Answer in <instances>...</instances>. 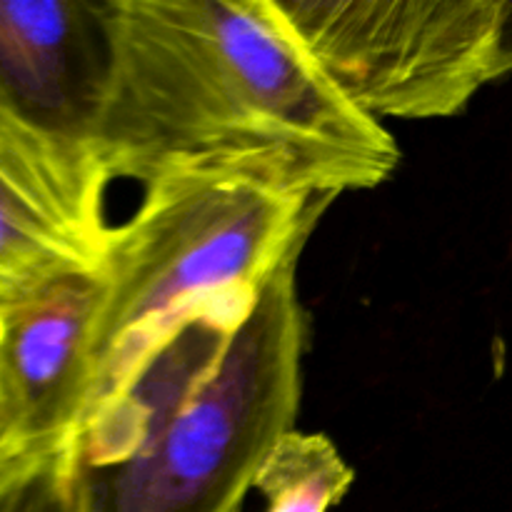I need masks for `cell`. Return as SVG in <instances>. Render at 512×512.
<instances>
[{
	"label": "cell",
	"instance_id": "obj_5",
	"mask_svg": "<svg viewBox=\"0 0 512 512\" xmlns=\"http://www.w3.org/2000/svg\"><path fill=\"white\" fill-rule=\"evenodd\" d=\"M108 0H0V123L103 175Z\"/></svg>",
	"mask_w": 512,
	"mask_h": 512
},
{
	"label": "cell",
	"instance_id": "obj_9",
	"mask_svg": "<svg viewBox=\"0 0 512 512\" xmlns=\"http://www.w3.org/2000/svg\"><path fill=\"white\" fill-rule=\"evenodd\" d=\"M78 433L25 450L0 473V512H78Z\"/></svg>",
	"mask_w": 512,
	"mask_h": 512
},
{
	"label": "cell",
	"instance_id": "obj_2",
	"mask_svg": "<svg viewBox=\"0 0 512 512\" xmlns=\"http://www.w3.org/2000/svg\"><path fill=\"white\" fill-rule=\"evenodd\" d=\"M308 240L253 298L190 320L115 408L80 428L78 512H240L298 420Z\"/></svg>",
	"mask_w": 512,
	"mask_h": 512
},
{
	"label": "cell",
	"instance_id": "obj_10",
	"mask_svg": "<svg viewBox=\"0 0 512 512\" xmlns=\"http://www.w3.org/2000/svg\"><path fill=\"white\" fill-rule=\"evenodd\" d=\"M512 73V0H500L495 28V80Z\"/></svg>",
	"mask_w": 512,
	"mask_h": 512
},
{
	"label": "cell",
	"instance_id": "obj_8",
	"mask_svg": "<svg viewBox=\"0 0 512 512\" xmlns=\"http://www.w3.org/2000/svg\"><path fill=\"white\" fill-rule=\"evenodd\" d=\"M355 473L323 433L290 430L255 478L265 512H330L353 488Z\"/></svg>",
	"mask_w": 512,
	"mask_h": 512
},
{
	"label": "cell",
	"instance_id": "obj_11",
	"mask_svg": "<svg viewBox=\"0 0 512 512\" xmlns=\"http://www.w3.org/2000/svg\"><path fill=\"white\" fill-rule=\"evenodd\" d=\"M25 450L28 448H23V445L18 443V438H15L13 423H10L8 408H5L3 393H0V473H3L20 453H25Z\"/></svg>",
	"mask_w": 512,
	"mask_h": 512
},
{
	"label": "cell",
	"instance_id": "obj_7",
	"mask_svg": "<svg viewBox=\"0 0 512 512\" xmlns=\"http://www.w3.org/2000/svg\"><path fill=\"white\" fill-rule=\"evenodd\" d=\"M108 185L0 123V313L53 280L103 268Z\"/></svg>",
	"mask_w": 512,
	"mask_h": 512
},
{
	"label": "cell",
	"instance_id": "obj_3",
	"mask_svg": "<svg viewBox=\"0 0 512 512\" xmlns=\"http://www.w3.org/2000/svg\"><path fill=\"white\" fill-rule=\"evenodd\" d=\"M333 200L240 178L180 175L145 185L138 210L110 230L85 423L115 408L190 320L253 298Z\"/></svg>",
	"mask_w": 512,
	"mask_h": 512
},
{
	"label": "cell",
	"instance_id": "obj_1",
	"mask_svg": "<svg viewBox=\"0 0 512 512\" xmlns=\"http://www.w3.org/2000/svg\"><path fill=\"white\" fill-rule=\"evenodd\" d=\"M110 180L240 178L303 198L370 190L400 148L333 88L275 0H108Z\"/></svg>",
	"mask_w": 512,
	"mask_h": 512
},
{
	"label": "cell",
	"instance_id": "obj_6",
	"mask_svg": "<svg viewBox=\"0 0 512 512\" xmlns=\"http://www.w3.org/2000/svg\"><path fill=\"white\" fill-rule=\"evenodd\" d=\"M103 268L73 273L0 313V393L23 448L80 433L93 403Z\"/></svg>",
	"mask_w": 512,
	"mask_h": 512
},
{
	"label": "cell",
	"instance_id": "obj_4",
	"mask_svg": "<svg viewBox=\"0 0 512 512\" xmlns=\"http://www.w3.org/2000/svg\"><path fill=\"white\" fill-rule=\"evenodd\" d=\"M333 88L370 120H438L495 83L500 0H275Z\"/></svg>",
	"mask_w": 512,
	"mask_h": 512
}]
</instances>
